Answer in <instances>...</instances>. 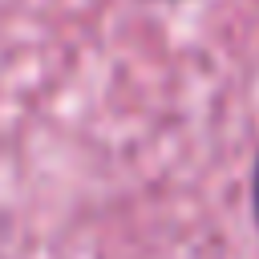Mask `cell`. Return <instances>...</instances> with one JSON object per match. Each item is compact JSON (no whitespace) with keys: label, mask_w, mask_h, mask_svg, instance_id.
Segmentation results:
<instances>
[{"label":"cell","mask_w":259,"mask_h":259,"mask_svg":"<svg viewBox=\"0 0 259 259\" xmlns=\"http://www.w3.org/2000/svg\"><path fill=\"white\" fill-rule=\"evenodd\" d=\"M251 190H255V219H259V158H255V174H251Z\"/></svg>","instance_id":"cell-1"}]
</instances>
